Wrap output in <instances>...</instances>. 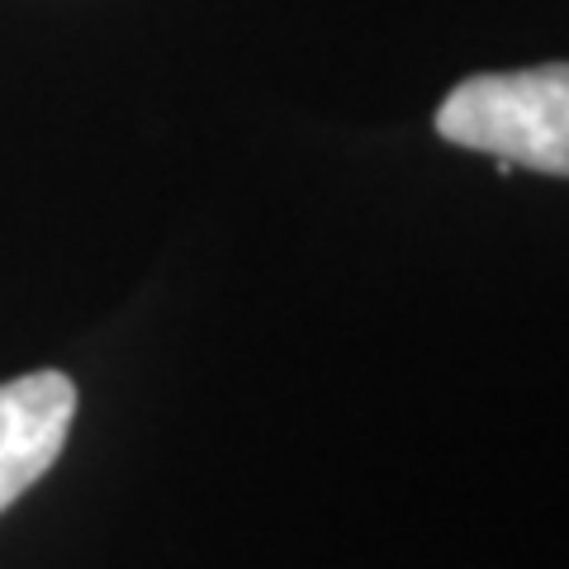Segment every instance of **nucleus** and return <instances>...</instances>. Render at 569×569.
Returning a JSON list of instances; mask_svg holds the SVG:
<instances>
[{"mask_svg": "<svg viewBox=\"0 0 569 569\" xmlns=\"http://www.w3.org/2000/svg\"><path fill=\"white\" fill-rule=\"evenodd\" d=\"M437 133L498 162L569 176V62L466 77L441 100Z\"/></svg>", "mask_w": 569, "mask_h": 569, "instance_id": "nucleus-1", "label": "nucleus"}, {"mask_svg": "<svg viewBox=\"0 0 569 569\" xmlns=\"http://www.w3.org/2000/svg\"><path fill=\"white\" fill-rule=\"evenodd\" d=\"M71 418H77V385L62 370H33L0 385V512L20 503L58 466Z\"/></svg>", "mask_w": 569, "mask_h": 569, "instance_id": "nucleus-2", "label": "nucleus"}]
</instances>
